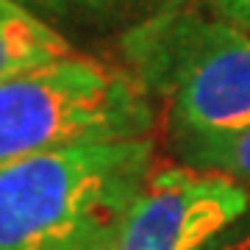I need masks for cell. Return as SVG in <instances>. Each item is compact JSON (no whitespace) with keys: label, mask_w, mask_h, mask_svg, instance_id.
<instances>
[{"label":"cell","mask_w":250,"mask_h":250,"mask_svg":"<svg viewBox=\"0 0 250 250\" xmlns=\"http://www.w3.org/2000/svg\"><path fill=\"white\" fill-rule=\"evenodd\" d=\"M172 147L189 167L217 172L242 187H250V128L236 131V134H178L172 131Z\"/></svg>","instance_id":"cell-6"},{"label":"cell","mask_w":250,"mask_h":250,"mask_svg":"<svg viewBox=\"0 0 250 250\" xmlns=\"http://www.w3.org/2000/svg\"><path fill=\"white\" fill-rule=\"evenodd\" d=\"M250 211V192L189 164H153L111 250H206Z\"/></svg>","instance_id":"cell-4"},{"label":"cell","mask_w":250,"mask_h":250,"mask_svg":"<svg viewBox=\"0 0 250 250\" xmlns=\"http://www.w3.org/2000/svg\"><path fill=\"white\" fill-rule=\"evenodd\" d=\"M67 56H75V50L56 28L17 0H0V81Z\"/></svg>","instance_id":"cell-5"},{"label":"cell","mask_w":250,"mask_h":250,"mask_svg":"<svg viewBox=\"0 0 250 250\" xmlns=\"http://www.w3.org/2000/svg\"><path fill=\"white\" fill-rule=\"evenodd\" d=\"M223 20H228V22H233V25H239L242 31H248V34H250V9L231 11V14H225Z\"/></svg>","instance_id":"cell-10"},{"label":"cell","mask_w":250,"mask_h":250,"mask_svg":"<svg viewBox=\"0 0 250 250\" xmlns=\"http://www.w3.org/2000/svg\"><path fill=\"white\" fill-rule=\"evenodd\" d=\"M22 6H39V9H47V11H72V9H83V11H92L86 0H17Z\"/></svg>","instance_id":"cell-8"},{"label":"cell","mask_w":250,"mask_h":250,"mask_svg":"<svg viewBox=\"0 0 250 250\" xmlns=\"http://www.w3.org/2000/svg\"><path fill=\"white\" fill-rule=\"evenodd\" d=\"M206 250H250V211L220 233Z\"/></svg>","instance_id":"cell-7"},{"label":"cell","mask_w":250,"mask_h":250,"mask_svg":"<svg viewBox=\"0 0 250 250\" xmlns=\"http://www.w3.org/2000/svg\"><path fill=\"white\" fill-rule=\"evenodd\" d=\"M86 3H89L92 11H98V9H111V6L123 3V0H86Z\"/></svg>","instance_id":"cell-11"},{"label":"cell","mask_w":250,"mask_h":250,"mask_svg":"<svg viewBox=\"0 0 250 250\" xmlns=\"http://www.w3.org/2000/svg\"><path fill=\"white\" fill-rule=\"evenodd\" d=\"M150 170V136L0 164V250H111Z\"/></svg>","instance_id":"cell-1"},{"label":"cell","mask_w":250,"mask_h":250,"mask_svg":"<svg viewBox=\"0 0 250 250\" xmlns=\"http://www.w3.org/2000/svg\"><path fill=\"white\" fill-rule=\"evenodd\" d=\"M128 72L167 100L178 134L250 128V34L223 17L164 9L125 31Z\"/></svg>","instance_id":"cell-2"},{"label":"cell","mask_w":250,"mask_h":250,"mask_svg":"<svg viewBox=\"0 0 250 250\" xmlns=\"http://www.w3.org/2000/svg\"><path fill=\"white\" fill-rule=\"evenodd\" d=\"M153 123L150 95L131 72L78 53L0 81V164L72 145L139 139Z\"/></svg>","instance_id":"cell-3"},{"label":"cell","mask_w":250,"mask_h":250,"mask_svg":"<svg viewBox=\"0 0 250 250\" xmlns=\"http://www.w3.org/2000/svg\"><path fill=\"white\" fill-rule=\"evenodd\" d=\"M211 3L220 11V17L231 14V11H239V9H250V0H211Z\"/></svg>","instance_id":"cell-9"}]
</instances>
